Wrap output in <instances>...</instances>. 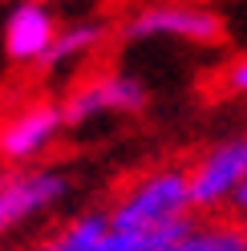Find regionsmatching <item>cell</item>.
I'll use <instances>...</instances> for the list:
<instances>
[{
	"label": "cell",
	"mask_w": 247,
	"mask_h": 251,
	"mask_svg": "<svg viewBox=\"0 0 247 251\" xmlns=\"http://www.w3.org/2000/svg\"><path fill=\"white\" fill-rule=\"evenodd\" d=\"M69 130L65 109L53 98H37L17 105L12 114L0 122V162L4 166H33L37 158H45L57 138Z\"/></svg>",
	"instance_id": "8992f818"
},
{
	"label": "cell",
	"mask_w": 247,
	"mask_h": 251,
	"mask_svg": "<svg viewBox=\"0 0 247 251\" xmlns=\"http://www.w3.org/2000/svg\"><path fill=\"white\" fill-rule=\"evenodd\" d=\"M146 105H150L146 81L126 73V69L89 73L61 98V109H65L69 126H89L98 118H134V114H142Z\"/></svg>",
	"instance_id": "3957f363"
},
{
	"label": "cell",
	"mask_w": 247,
	"mask_h": 251,
	"mask_svg": "<svg viewBox=\"0 0 247 251\" xmlns=\"http://www.w3.org/2000/svg\"><path fill=\"white\" fill-rule=\"evenodd\" d=\"M178 251H247V219H227V215H195L187 227Z\"/></svg>",
	"instance_id": "9c48e42d"
},
{
	"label": "cell",
	"mask_w": 247,
	"mask_h": 251,
	"mask_svg": "<svg viewBox=\"0 0 247 251\" xmlns=\"http://www.w3.org/2000/svg\"><path fill=\"white\" fill-rule=\"evenodd\" d=\"M231 211H235V215H243V219H247V182H243V191L235 195V202H231Z\"/></svg>",
	"instance_id": "4fadbf2b"
},
{
	"label": "cell",
	"mask_w": 247,
	"mask_h": 251,
	"mask_svg": "<svg viewBox=\"0 0 247 251\" xmlns=\"http://www.w3.org/2000/svg\"><path fill=\"white\" fill-rule=\"evenodd\" d=\"M57 12L49 0H17L4 17V57L33 69L57 37Z\"/></svg>",
	"instance_id": "52a82bcc"
},
{
	"label": "cell",
	"mask_w": 247,
	"mask_h": 251,
	"mask_svg": "<svg viewBox=\"0 0 247 251\" xmlns=\"http://www.w3.org/2000/svg\"><path fill=\"white\" fill-rule=\"evenodd\" d=\"M126 41H187V45H219L223 17L198 4H142L118 25Z\"/></svg>",
	"instance_id": "5b68a950"
},
{
	"label": "cell",
	"mask_w": 247,
	"mask_h": 251,
	"mask_svg": "<svg viewBox=\"0 0 247 251\" xmlns=\"http://www.w3.org/2000/svg\"><path fill=\"white\" fill-rule=\"evenodd\" d=\"M223 89L235 93V98H247V53L235 57V61L223 69Z\"/></svg>",
	"instance_id": "7c38bea8"
},
{
	"label": "cell",
	"mask_w": 247,
	"mask_h": 251,
	"mask_svg": "<svg viewBox=\"0 0 247 251\" xmlns=\"http://www.w3.org/2000/svg\"><path fill=\"white\" fill-rule=\"evenodd\" d=\"M105 231H110V211H81L65 219L57 231H49L41 243H33L28 251H98Z\"/></svg>",
	"instance_id": "30bf717a"
},
{
	"label": "cell",
	"mask_w": 247,
	"mask_h": 251,
	"mask_svg": "<svg viewBox=\"0 0 247 251\" xmlns=\"http://www.w3.org/2000/svg\"><path fill=\"white\" fill-rule=\"evenodd\" d=\"M73 195V178L57 166H8L0 175V239L53 215Z\"/></svg>",
	"instance_id": "7a4b0ae2"
},
{
	"label": "cell",
	"mask_w": 247,
	"mask_h": 251,
	"mask_svg": "<svg viewBox=\"0 0 247 251\" xmlns=\"http://www.w3.org/2000/svg\"><path fill=\"white\" fill-rule=\"evenodd\" d=\"M105 211H110V227H162V223H174V219H191L195 202H191L187 170L182 166L146 170Z\"/></svg>",
	"instance_id": "6da1fadb"
},
{
	"label": "cell",
	"mask_w": 247,
	"mask_h": 251,
	"mask_svg": "<svg viewBox=\"0 0 247 251\" xmlns=\"http://www.w3.org/2000/svg\"><path fill=\"white\" fill-rule=\"evenodd\" d=\"M105 37H110V25H105L101 17H85V21H73V25H61L57 28V37H53V45L45 49V57L37 61V73H45V77H57V73H69V69H77L81 61H89L101 45H105Z\"/></svg>",
	"instance_id": "ba28073f"
},
{
	"label": "cell",
	"mask_w": 247,
	"mask_h": 251,
	"mask_svg": "<svg viewBox=\"0 0 247 251\" xmlns=\"http://www.w3.org/2000/svg\"><path fill=\"white\" fill-rule=\"evenodd\" d=\"M187 182H191L195 215L227 211L231 202H235V195L243 191V182H247V134L211 142L187 166Z\"/></svg>",
	"instance_id": "277c9868"
},
{
	"label": "cell",
	"mask_w": 247,
	"mask_h": 251,
	"mask_svg": "<svg viewBox=\"0 0 247 251\" xmlns=\"http://www.w3.org/2000/svg\"><path fill=\"white\" fill-rule=\"evenodd\" d=\"M191 223H195V215L162 223V227H110V239L118 251H178Z\"/></svg>",
	"instance_id": "8fae6325"
}]
</instances>
